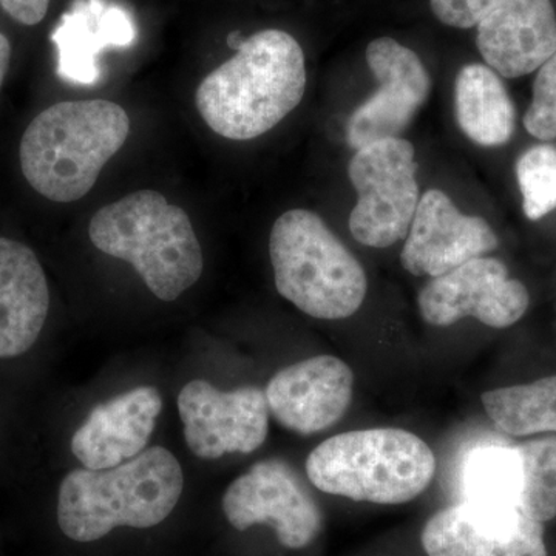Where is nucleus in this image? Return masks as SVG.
<instances>
[{"label": "nucleus", "mask_w": 556, "mask_h": 556, "mask_svg": "<svg viewBox=\"0 0 556 556\" xmlns=\"http://www.w3.org/2000/svg\"><path fill=\"white\" fill-rule=\"evenodd\" d=\"M305 90V53L298 40L283 30H263L201 80L195 102L215 134L248 141L287 118Z\"/></svg>", "instance_id": "f257e3e1"}, {"label": "nucleus", "mask_w": 556, "mask_h": 556, "mask_svg": "<svg viewBox=\"0 0 556 556\" xmlns=\"http://www.w3.org/2000/svg\"><path fill=\"white\" fill-rule=\"evenodd\" d=\"M185 477L177 457L163 447L105 470L70 471L58 496V522L70 540L91 543L116 527L149 529L177 507Z\"/></svg>", "instance_id": "f03ea898"}, {"label": "nucleus", "mask_w": 556, "mask_h": 556, "mask_svg": "<svg viewBox=\"0 0 556 556\" xmlns=\"http://www.w3.org/2000/svg\"><path fill=\"white\" fill-rule=\"evenodd\" d=\"M126 110L105 100L65 101L43 110L22 137V174L56 203L86 197L129 137Z\"/></svg>", "instance_id": "7ed1b4c3"}, {"label": "nucleus", "mask_w": 556, "mask_h": 556, "mask_svg": "<svg viewBox=\"0 0 556 556\" xmlns=\"http://www.w3.org/2000/svg\"><path fill=\"white\" fill-rule=\"evenodd\" d=\"M89 236L98 251L130 263L163 302L177 300L203 274V251L189 215L155 190L100 208Z\"/></svg>", "instance_id": "20e7f679"}, {"label": "nucleus", "mask_w": 556, "mask_h": 556, "mask_svg": "<svg viewBox=\"0 0 556 556\" xmlns=\"http://www.w3.org/2000/svg\"><path fill=\"white\" fill-rule=\"evenodd\" d=\"M437 457L401 428L348 431L321 442L306 459L314 486L329 495L372 504H404L433 481Z\"/></svg>", "instance_id": "39448f33"}, {"label": "nucleus", "mask_w": 556, "mask_h": 556, "mask_svg": "<svg viewBox=\"0 0 556 556\" xmlns=\"http://www.w3.org/2000/svg\"><path fill=\"white\" fill-rule=\"evenodd\" d=\"M269 255L278 294L311 317H351L367 298L361 262L314 212L280 215L270 230Z\"/></svg>", "instance_id": "423d86ee"}, {"label": "nucleus", "mask_w": 556, "mask_h": 556, "mask_svg": "<svg viewBox=\"0 0 556 556\" xmlns=\"http://www.w3.org/2000/svg\"><path fill=\"white\" fill-rule=\"evenodd\" d=\"M415 146L387 138L357 149L348 166L357 203L350 215L354 240L369 248H390L407 239L417 204Z\"/></svg>", "instance_id": "0eeeda50"}, {"label": "nucleus", "mask_w": 556, "mask_h": 556, "mask_svg": "<svg viewBox=\"0 0 556 556\" xmlns=\"http://www.w3.org/2000/svg\"><path fill=\"white\" fill-rule=\"evenodd\" d=\"M223 511L241 532L273 526L281 546L288 548L309 546L324 522L314 497L280 459L262 460L237 478L223 496Z\"/></svg>", "instance_id": "6e6552de"}, {"label": "nucleus", "mask_w": 556, "mask_h": 556, "mask_svg": "<svg viewBox=\"0 0 556 556\" xmlns=\"http://www.w3.org/2000/svg\"><path fill=\"white\" fill-rule=\"evenodd\" d=\"M178 412L188 447L200 459L248 455L268 438V402L257 387L219 391L206 380H192L179 391Z\"/></svg>", "instance_id": "1a4fd4ad"}, {"label": "nucleus", "mask_w": 556, "mask_h": 556, "mask_svg": "<svg viewBox=\"0 0 556 556\" xmlns=\"http://www.w3.org/2000/svg\"><path fill=\"white\" fill-rule=\"evenodd\" d=\"M428 325L444 328L473 317L490 328L518 324L530 305L522 281L508 276L501 260L477 257L444 276L431 278L417 298Z\"/></svg>", "instance_id": "9d476101"}, {"label": "nucleus", "mask_w": 556, "mask_h": 556, "mask_svg": "<svg viewBox=\"0 0 556 556\" xmlns=\"http://www.w3.org/2000/svg\"><path fill=\"white\" fill-rule=\"evenodd\" d=\"M367 64L379 89L348 121V142L356 150L380 139L399 138L431 90L424 62L397 40L378 38L369 42Z\"/></svg>", "instance_id": "9b49d317"}, {"label": "nucleus", "mask_w": 556, "mask_h": 556, "mask_svg": "<svg viewBox=\"0 0 556 556\" xmlns=\"http://www.w3.org/2000/svg\"><path fill=\"white\" fill-rule=\"evenodd\" d=\"M422 546L428 556H548L543 522L522 508L468 501L428 519Z\"/></svg>", "instance_id": "f8f14e48"}, {"label": "nucleus", "mask_w": 556, "mask_h": 556, "mask_svg": "<svg viewBox=\"0 0 556 556\" xmlns=\"http://www.w3.org/2000/svg\"><path fill=\"white\" fill-rule=\"evenodd\" d=\"M496 248L484 218L463 214L447 193L430 189L417 204L401 263L413 276L437 278Z\"/></svg>", "instance_id": "ddd939ff"}, {"label": "nucleus", "mask_w": 556, "mask_h": 556, "mask_svg": "<svg viewBox=\"0 0 556 556\" xmlns=\"http://www.w3.org/2000/svg\"><path fill=\"white\" fill-rule=\"evenodd\" d=\"M354 372L334 356H316L278 371L266 388L269 412L294 433L309 437L339 422L353 401Z\"/></svg>", "instance_id": "4468645a"}, {"label": "nucleus", "mask_w": 556, "mask_h": 556, "mask_svg": "<svg viewBox=\"0 0 556 556\" xmlns=\"http://www.w3.org/2000/svg\"><path fill=\"white\" fill-rule=\"evenodd\" d=\"M486 67L508 79L536 72L556 51L552 0H500L477 24Z\"/></svg>", "instance_id": "2eb2a0df"}, {"label": "nucleus", "mask_w": 556, "mask_h": 556, "mask_svg": "<svg viewBox=\"0 0 556 556\" xmlns=\"http://www.w3.org/2000/svg\"><path fill=\"white\" fill-rule=\"evenodd\" d=\"M163 409L155 387H138L97 405L72 438L73 455L89 470L118 467L148 447Z\"/></svg>", "instance_id": "dca6fc26"}, {"label": "nucleus", "mask_w": 556, "mask_h": 556, "mask_svg": "<svg viewBox=\"0 0 556 556\" xmlns=\"http://www.w3.org/2000/svg\"><path fill=\"white\" fill-rule=\"evenodd\" d=\"M50 291L30 248L0 237V358L27 353L46 325Z\"/></svg>", "instance_id": "f3484780"}, {"label": "nucleus", "mask_w": 556, "mask_h": 556, "mask_svg": "<svg viewBox=\"0 0 556 556\" xmlns=\"http://www.w3.org/2000/svg\"><path fill=\"white\" fill-rule=\"evenodd\" d=\"M455 112L460 130L484 148H500L514 137L517 112L496 72L468 64L457 73Z\"/></svg>", "instance_id": "a211bd4d"}, {"label": "nucleus", "mask_w": 556, "mask_h": 556, "mask_svg": "<svg viewBox=\"0 0 556 556\" xmlns=\"http://www.w3.org/2000/svg\"><path fill=\"white\" fill-rule=\"evenodd\" d=\"M60 47L58 73L68 83L91 86L100 78L97 53L105 46H127L134 40L129 17L121 10L104 11L97 28L89 24L86 10L65 16L64 24L53 36Z\"/></svg>", "instance_id": "6ab92c4d"}, {"label": "nucleus", "mask_w": 556, "mask_h": 556, "mask_svg": "<svg viewBox=\"0 0 556 556\" xmlns=\"http://www.w3.org/2000/svg\"><path fill=\"white\" fill-rule=\"evenodd\" d=\"M459 482L463 501L489 507L522 508V466L518 447L477 445L464 457Z\"/></svg>", "instance_id": "aec40b11"}, {"label": "nucleus", "mask_w": 556, "mask_h": 556, "mask_svg": "<svg viewBox=\"0 0 556 556\" xmlns=\"http://www.w3.org/2000/svg\"><path fill=\"white\" fill-rule=\"evenodd\" d=\"M482 405L497 430L508 437L556 433V375L486 391Z\"/></svg>", "instance_id": "412c9836"}, {"label": "nucleus", "mask_w": 556, "mask_h": 556, "mask_svg": "<svg viewBox=\"0 0 556 556\" xmlns=\"http://www.w3.org/2000/svg\"><path fill=\"white\" fill-rule=\"evenodd\" d=\"M522 466V510L538 522L556 517V437L518 445Z\"/></svg>", "instance_id": "4be33fe9"}, {"label": "nucleus", "mask_w": 556, "mask_h": 556, "mask_svg": "<svg viewBox=\"0 0 556 556\" xmlns=\"http://www.w3.org/2000/svg\"><path fill=\"white\" fill-rule=\"evenodd\" d=\"M526 217L538 222L556 208V146L536 144L517 161Z\"/></svg>", "instance_id": "5701e85b"}, {"label": "nucleus", "mask_w": 556, "mask_h": 556, "mask_svg": "<svg viewBox=\"0 0 556 556\" xmlns=\"http://www.w3.org/2000/svg\"><path fill=\"white\" fill-rule=\"evenodd\" d=\"M536 72L525 127L533 138L552 141L556 139V51Z\"/></svg>", "instance_id": "b1692460"}, {"label": "nucleus", "mask_w": 556, "mask_h": 556, "mask_svg": "<svg viewBox=\"0 0 556 556\" xmlns=\"http://www.w3.org/2000/svg\"><path fill=\"white\" fill-rule=\"evenodd\" d=\"M500 0H430L431 11L444 25L453 28L477 27L486 11Z\"/></svg>", "instance_id": "393cba45"}, {"label": "nucleus", "mask_w": 556, "mask_h": 556, "mask_svg": "<svg viewBox=\"0 0 556 556\" xmlns=\"http://www.w3.org/2000/svg\"><path fill=\"white\" fill-rule=\"evenodd\" d=\"M3 11L22 25H38L49 11L50 0H0Z\"/></svg>", "instance_id": "a878e982"}, {"label": "nucleus", "mask_w": 556, "mask_h": 556, "mask_svg": "<svg viewBox=\"0 0 556 556\" xmlns=\"http://www.w3.org/2000/svg\"><path fill=\"white\" fill-rule=\"evenodd\" d=\"M11 60V43L5 35L0 33V89H2L3 79L9 72Z\"/></svg>", "instance_id": "bb28decb"}]
</instances>
